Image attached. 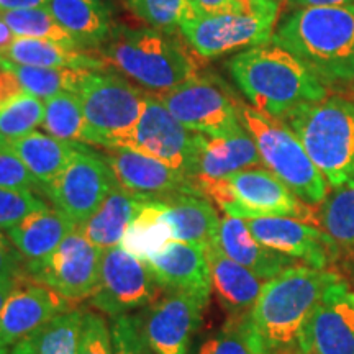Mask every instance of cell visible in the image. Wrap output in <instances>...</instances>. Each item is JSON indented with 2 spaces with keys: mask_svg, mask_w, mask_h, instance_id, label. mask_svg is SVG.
Segmentation results:
<instances>
[{
  "mask_svg": "<svg viewBox=\"0 0 354 354\" xmlns=\"http://www.w3.org/2000/svg\"><path fill=\"white\" fill-rule=\"evenodd\" d=\"M279 0L253 12H228L215 15H184L180 33L198 56L216 57L271 41L279 15Z\"/></svg>",
  "mask_w": 354,
  "mask_h": 354,
  "instance_id": "9c48e42d",
  "label": "cell"
},
{
  "mask_svg": "<svg viewBox=\"0 0 354 354\" xmlns=\"http://www.w3.org/2000/svg\"><path fill=\"white\" fill-rule=\"evenodd\" d=\"M254 240L269 250L304 261L305 266L326 269L338 254V243L320 228L290 216H259L246 220Z\"/></svg>",
  "mask_w": 354,
  "mask_h": 354,
  "instance_id": "e0dca14e",
  "label": "cell"
},
{
  "mask_svg": "<svg viewBox=\"0 0 354 354\" xmlns=\"http://www.w3.org/2000/svg\"><path fill=\"white\" fill-rule=\"evenodd\" d=\"M245 317H230L218 333L202 343L197 354H254L248 339Z\"/></svg>",
  "mask_w": 354,
  "mask_h": 354,
  "instance_id": "f35d334b",
  "label": "cell"
},
{
  "mask_svg": "<svg viewBox=\"0 0 354 354\" xmlns=\"http://www.w3.org/2000/svg\"><path fill=\"white\" fill-rule=\"evenodd\" d=\"M194 185L202 197L214 202L228 216L243 220L290 216L318 223L307 203L299 201L281 179L263 167H251L220 179L196 176Z\"/></svg>",
  "mask_w": 354,
  "mask_h": 354,
  "instance_id": "8992f818",
  "label": "cell"
},
{
  "mask_svg": "<svg viewBox=\"0 0 354 354\" xmlns=\"http://www.w3.org/2000/svg\"><path fill=\"white\" fill-rule=\"evenodd\" d=\"M166 202H145L143 209L123 234L120 241L123 250L145 263L174 240L169 221L166 220Z\"/></svg>",
  "mask_w": 354,
  "mask_h": 354,
  "instance_id": "f546056e",
  "label": "cell"
},
{
  "mask_svg": "<svg viewBox=\"0 0 354 354\" xmlns=\"http://www.w3.org/2000/svg\"><path fill=\"white\" fill-rule=\"evenodd\" d=\"M26 94L24 86H21L19 77L12 73L10 69L0 64V109L6 107L17 97Z\"/></svg>",
  "mask_w": 354,
  "mask_h": 354,
  "instance_id": "f6af8a7d",
  "label": "cell"
},
{
  "mask_svg": "<svg viewBox=\"0 0 354 354\" xmlns=\"http://www.w3.org/2000/svg\"><path fill=\"white\" fill-rule=\"evenodd\" d=\"M317 221L338 245L354 246V179L326 196Z\"/></svg>",
  "mask_w": 354,
  "mask_h": 354,
  "instance_id": "e575fe53",
  "label": "cell"
},
{
  "mask_svg": "<svg viewBox=\"0 0 354 354\" xmlns=\"http://www.w3.org/2000/svg\"><path fill=\"white\" fill-rule=\"evenodd\" d=\"M102 156L112 171L117 189L140 201L166 202L177 194L201 196L192 177L145 154L125 148H112Z\"/></svg>",
  "mask_w": 354,
  "mask_h": 354,
  "instance_id": "9a60e30c",
  "label": "cell"
},
{
  "mask_svg": "<svg viewBox=\"0 0 354 354\" xmlns=\"http://www.w3.org/2000/svg\"><path fill=\"white\" fill-rule=\"evenodd\" d=\"M3 64L19 77L26 94H32L39 99L61 94V92H74L79 94L82 84L88 77V69H69V68H38V66H21L0 57Z\"/></svg>",
  "mask_w": 354,
  "mask_h": 354,
  "instance_id": "1f68e13d",
  "label": "cell"
},
{
  "mask_svg": "<svg viewBox=\"0 0 354 354\" xmlns=\"http://www.w3.org/2000/svg\"><path fill=\"white\" fill-rule=\"evenodd\" d=\"M46 8L82 50L100 48L113 28L100 0H50Z\"/></svg>",
  "mask_w": 354,
  "mask_h": 354,
  "instance_id": "4316f807",
  "label": "cell"
},
{
  "mask_svg": "<svg viewBox=\"0 0 354 354\" xmlns=\"http://www.w3.org/2000/svg\"><path fill=\"white\" fill-rule=\"evenodd\" d=\"M214 246L234 263L245 266L263 281H271L295 263V259L289 256L269 250L256 241L248 228L246 220L236 216L227 215L220 220Z\"/></svg>",
  "mask_w": 354,
  "mask_h": 354,
  "instance_id": "44dd1931",
  "label": "cell"
},
{
  "mask_svg": "<svg viewBox=\"0 0 354 354\" xmlns=\"http://www.w3.org/2000/svg\"><path fill=\"white\" fill-rule=\"evenodd\" d=\"M109 63L148 91L162 94L194 77L197 64L174 35L154 28L113 26L100 46Z\"/></svg>",
  "mask_w": 354,
  "mask_h": 354,
  "instance_id": "277c9868",
  "label": "cell"
},
{
  "mask_svg": "<svg viewBox=\"0 0 354 354\" xmlns=\"http://www.w3.org/2000/svg\"><path fill=\"white\" fill-rule=\"evenodd\" d=\"M46 207L32 190H13L0 187V230H10L33 212Z\"/></svg>",
  "mask_w": 354,
  "mask_h": 354,
  "instance_id": "ab89813d",
  "label": "cell"
},
{
  "mask_svg": "<svg viewBox=\"0 0 354 354\" xmlns=\"http://www.w3.org/2000/svg\"><path fill=\"white\" fill-rule=\"evenodd\" d=\"M271 43L294 55L322 82L354 79V3L300 7L274 30Z\"/></svg>",
  "mask_w": 354,
  "mask_h": 354,
  "instance_id": "7a4b0ae2",
  "label": "cell"
},
{
  "mask_svg": "<svg viewBox=\"0 0 354 354\" xmlns=\"http://www.w3.org/2000/svg\"><path fill=\"white\" fill-rule=\"evenodd\" d=\"M251 167H263V159L254 140L246 130L218 138L202 135L194 165V177L220 179Z\"/></svg>",
  "mask_w": 354,
  "mask_h": 354,
  "instance_id": "cb8c5ba5",
  "label": "cell"
},
{
  "mask_svg": "<svg viewBox=\"0 0 354 354\" xmlns=\"http://www.w3.org/2000/svg\"><path fill=\"white\" fill-rule=\"evenodd\" d=\"M15 287H17V284H10V282H0V312H2L3 304H6L8 295L12 294Z\"/></svg>",
  "mask_w": 354,
  "mask_h": 354,
  "instance_id": "681fc988",
  "label": "cell"
},
{
  "mask_svg": "<svg viewBox=\"0 0 354 354\" xmlns=\"http://www.w3.org/2000/svg\"><path fill=\"white\" fill-rule=\"evenodd\" d=\"M77 145L39 131H32L21 138L7 141V148L25 162L38 180L39 189L51 184L66 169L76 156Z\"/></svg>",
  "mask_w": 354,
  "mask_h": 354,
  "instance_id": "d4e9b609",
  "label": "cell"
},
{
  "mask_svg": "<svg viewBox=\"0 0 354 354\" xmlns=\"http://www.w3.org/2000/svg\"><path fill=\"white\" fill-rule=\"evenodd\" d=\"M166 220L177 241L209 248L215 243L220 218L209 198L197 194H177L166 201Z\"/></svg>",
  "mask_w": 354,
  "mask_h": 354,
  "instance_id": "484cf974",
  "label": "cell"
},
{
  "mask_svg": "<svg viewBox=\"0 0 354 354\" xmlns=\"http://www.w3.org/2000/svg\"><path fill=\"white\" fill-rule=\"evenodd\" d=\"M205 300L189 292L167 290L145 310V336L154 354H189L192 335L202 323Z\"/></svg>",
  "mask_w": 354,
  "mask_h": 354,
  "instance_id": "ac0fdd59",
  "label": "cell"
},
{
  "mask_svg": "<svg viewBox=\"0 0 354 354\" xmlns=\"http://www.w3.org/2000/svg\"><path fill=\"white\" fill-rule=\"evenodd\" d=\"M202 133L190 131L172 117L158 95H146L143 115L122 148L161 161L194 179Z\"/></svg>",
  "mask_w": 354,
  "mask_h": 354,
  "instance_id": "8fae6325",
  "label": "cell"
},
{
  "mask_svg": "<svg viewBox=\"0 0 354 354\" xmlns=\"http://www.w3.org/2000/svg\"><path fill=\"white\" fill-rule=\"evenodd\" d=\"M135 15L151 28L166 35L179 32L187 0H128Z\"/></svg>",
  "mask_w": 354,
  "mask_h": 354,
  "instance_id": "8d00e7d4",
  "label": "cell"
},
{
  "mask_svg": "<svg viewBox=\"0 0 354 354\" xmlns=\"http://www.w3.org/2000/svg\"><path fill=\"white\" fill-rule=\"evenodd\" d=\"M342 277L328 269L294 264L266 281L245 325L254 354H300L304 330L323 294Z\"/></svg>",
  "mask_w": 354,
  "mask_h": 354,
  "instance_id": "6da1fadb",
  "label": "cell"
},
{
  "mask_svg": "<svg viewBox=\"0 0 354 354\" xmlns=\"http://www.w3.org/2000/svg\"><path fill=\"white\" fill-rule=\"evenodd\" d=\"M146 95L118 74L91 71L79 91L86 118V145L122 148L143 115Z\"/></svg>",
  "mask_w": 354,
  "mask_h": 354,
  "instance_id": "ba28073f",
  "label": "cell"
},
{
  "mask_svg": "<svg viewBox=\"0 0 354 354\" xmlns=\"http://www.w3.org/2000/svg\"><path fill=\"white\" fill-rule=\"evenodd\" d=\"M82 313V308L66 310L21 338L8 354H77Z\"/></svg>",
  "mask_w": 354,
  "mask_h": 354,
  "instance_id": "4dcf8cb0",
  "label": "cell"
},
{
  "mask_svg": "<svg viewBox=\"0 0 354 354\" xmlns=\"http://www.w3.org/2000/svg\"><path fill=\"white\" fill-rule=\"evenodd\" d=\"M238 115L245 130L258 148L263 165L307 205H318L328 196V184L294 135L277 118L258 112L253 107L238 105Z\"/></svg>",
  "mask_w": 354,
  "mask_h": 354,
  "instance_id": "52a82bcc",
  "label": "cell"
},
{
  "mask_svg": "<svg viewBox=\"0 0 354 354\" xmlns=\"http://www.w3.org/2000/svg\"><path fill=\"white\" fill-rule=\"evenodd\" d=\"M3 59L21 66L104 71L105 61L82 50H71L61 44L33 38H17Z\"/></svg>",
  "mask_w": 354,
  "mask_h": 354,
  "instance_id": "f1b7e54d",
  "label": "cell"
},
{
  "mask_svg": "<svg viewBox=\"0 0 354 354\" xmlns=\"http://www.w3.org/2000/svg\"><path fill=\"white\" fill-rule=\"evenodd\" d=\"M0 187L13 190L39 189L38 180L25 162L7 146L0 148Z\"/></svg>",
  "mask_w": 354,
  "mask_h": 354,
  "instance_id": "b9f144b4",
  "label": "cell"
},
{
  "mask_svg": "<svg viewBox=\"0 0 354 354\" xmlns=\"http://www.w3.org/2000/svg\"><path fill=\"white\" fill-rule=\"evenodd\" d=\"M44 102L39 97L24 94L0 109V135L7 141L21 138L43 125Z\"/></svg>",
  "mask_w": 354,
  "mask_h": 354,
  "instance_id": "d590c367",
  "label": "cell"
},
{
  "mask_svg": "<svg viewBox=\"0 0 354 354\" xmlns=\"http://www.w3.org/2000/svg\"><path fill=\"white\" fill-rule=\"evenodd\" d=\"M145 312L113 318L112 339L115 354H154L145 336Z\"/></svg>",
  "mask_w": 354,
  "mask_h": 354,
  "instance_id": "74e56055",
  "label": "cell"
},
{
  "mask_svg": "<svg viewBox=\"0 0 354 354\" xmlns=\"http://www.w3.org/2000/svg\"><path fill=\"white\" fill-rule=\"evenodd\" d=\"M15 39H17L15 33L12 32L10 26L3 21L2 17H0V57L7 55V51L10 50Z\"/></svg>",
  "mask_w": 354,
  "mask_h": 354,
  "instance_id": "c3c4849f",
  "label": "cell"
},
{
  "mask_svg": "<svg viewBox=\"0 0 354 354\" xmlns=\"http://www.w3.org/2000/svg\"><path fill=\"white\" fill-rule=\"evenodd\" d=\"M69 308V300L50 287L17 286L0 312V354H8L21 338Z\"/></svg>",
  "mask_w": 354,
  "mask_h": 354,
  "instance_id": "d6986e66",
  "label": "cell"
},
{
  "mask_svg": "<svg viewBox=\"0 0 354 354\" xmlns=\"http://www.w3.org/2000/svg\"><path fill=\"white\" fill-rule=\"evenodd\" d=\"M102 253L104 250L92 245L77 227L50 258L26 269V274L69 302L82 300L94 294L99 282Z\"/></svg>",
  "mask_w": 354,
  "mask_h": 354,
  "instance_id": "5bb4252c",
  "label": "cell"
},
{
  "mask_svg": "<svg viewBox=\"0 0 354 354\" xmlns=\"http://www.w3.org/2000/svg\"><path fill=\"white\" fill-rule=\"evenodd\" d=\"M272 0H187L184 15H215L228 12H253Z\"/></svg>",
  "mask_w": 354,
  "mask_h": 354,
  "instance_id": "7bdbcfd3",
  "label": "cell"
},
{
  "mask_svg": "<svg viewBox=\"0 0 354 354\" xmlns=\"http://www.w3.org/2000/svg\"><path fill=\"white\" fill-rule=\"evenodd\" d=\"M159 286L143 261L123 248H107L102 253L99 282L91 305L112 318L153 305Z\"/></svg>",
  "mask_w": 354,
  "mask_h": 354,
  "instance_id": "4fadbf2b",
  "label": "cell"
},
{
  "mask_svg": "<svg viewBox=\"0 0 354 354\" xmlns=\"http://www.w3.org/2000/svg\"><path fill=\"white\" fill-rule=\"evenodd\" d=\"M76 228L77 225L63 212L44 207L8 230V238L24 256L26 269H30L50 258Z\"/></svg>",
  "mask_w": 354,
  "mask_h": 354,
  "instance_id": "7402d4cb",
  "label": "cell"
},
{
  "mask_svg": "<svg viewBox=\"0 0 354 354\" xmlns=\"http://www.w3.org/2000/svg\"><path fill=\"white\" fill-rule=\"evenodd\" d=\"M294 131L328 187L354 179V104L339 97L310 102L281 118Z\"/></svg>",
  "mask_w": 354,
  "mask_h": 354,
  "instance_id": "5b68a950",
  "label": "cell"
},
{
  "mask_svg": "<svg viewBox=\"0 0 354 354\" xmlns=\"http://www.w3.org/2000/svg\"><path fill=\"white\" fill-rule=\"evenodd\" d=\"M145 201L128 196L115 187L99 210L82 225H79L84 236L99 250H107L120 245L127 228L143 209Z\"/></svg>",
  "mask_w": 354,
  "mask_h": 354,
  "instance_id": "83f0119b",
  "label": "cell"
},
{
  "mask_svg": "<svg viewBox=\"0 0 354 354\" xmlns=\"http://www.w3.org/2000/svg\"><path fill=\"white\" fill-rule=\"evenodd\" d=\"M159 287L197 295L209 302L212 274L205 248L196 243L172 240L145 261Z\"/></svg>",
  "mask_w": 354,
  "mask_h": 354,
  "instance_id": "ffe728a7",
  "label": "cell"
},
{
  "mask_svg": "<svg viewBox=\"0 0 354 354\" xmlns=\"http://www.w3.org/2000/svg\"><path fill=\"white\" fill-rule=\"evenodd\" d=\"M77 354H115L112 331L105 318L84 310L77 339Z\"/></svg>",
  "mask_w": 354,
  "mask_h": 354,
  "instance_id": "60d3db41",
  "label": "cell"
},
{
  "mask_svg": "<svg viewBox=\"0 0 354 354\" xmlns=\"http://www.w3.org/2000/svg\"><path fill=\"white\" fill-rule=\"evenodd\" d=\"M0 17L10 26L17 38L44 39L71 50H82L76 39L66 32L48 8L0 10Z\"/></svg>",
  "mask_w": 354,
  "mask_h": 354,
  "instance_id": "836d02e7",
  "label": "cell"
},
{
  "mask_svg": "<svg viewBox=\"0 0 354 354\" xmlns=\"http://www.w3.org/2000/svg\"><path fill=\"white\" fill-rule=\"evenodd\" d=\"M50 0H0V10H25V8H46Z\"/></svg>",
  "mask_w": 354,
  "mask_h": 354,
  "instance_id": "bcb514c9",
  "label": "cell"
},
{
  "mask_svg": "<svg viewBox=\"0 0 354 354\" xmlns=\"http://www.w3.org/2000/svg\"><path fill=\"white\" fill-rule=\"evenodd\" d=\"M212 274V289L230 317H243L254 307L264 282L245 266L234 263L216 246L205 248Z\"/></svg>",
  "mask_w": 354,
  "mask_h": 354,
  "instance_id": "603a6c76",
  "label": "cell"
},
{
  "mask_svg": "<svg viewBox=\"0 0 354 354\" xmlns=\"http://www.w3.org/2000/svg\"><path fill=\"white\" fill-rule=\"evenodd\" d=\"M3 146H7V140L0 135V148H3Z\"/></svg>",
  "mask_w": 354,
  "mask_h": 354,
  "instance_id": "f907efd6",
  "label": "cell"
},
{
  "mask_svg": "<svg viewBox=\"0 0 354 354\" xmlns=\"http://www.w3.org/2000/svg\"><path fill=\"white\" fill-rule=\"evenodd\" d=\"M187 130L218 138L245 130L238 104L215 79L194 76L162 94H154Z\"/></svg>",
  "mask_w": 354,
  "mask_h": 354,
  "instance_id": "30bf717a",
  "label": "cell"
},
{
  "mask_svg": "<svg viewBox=\"0 0 354 354\" xmlns=\"http://www.w3.org/2000/svg\"><path fill=\"white\" fill-rule=\"evenodd\" d=\"M26 272V263L17 246L6 234L0 233V282L20 284Z\"/></svg>",
  "mask_w": 354,
  "mask_h": 354,
  "instance_id": "ee69618b",
  "label": "cell"
},
{
  "mask_svg": "<svg viewBox=\"0 0 354 354\" xmlns=\"http://www.w3.org/2000/svg\"><path fill=\"white\" fill-rule=\"evenodd\" d=\"M228 68L253 109L277 120L299 105L326 97L320 79L276 44H261L238 53L230 59Z\"/></svg>",
  "mask_w": 354,
  "mask_h": 354,
  "instance_id": "3957f363",
  "label": "cell"
},
{
  "mask_svg": "<svg viewBox=\"0 0 354 354\" xmlns=\"http://www.w3.org/2000/svg\"><path fill=\"white\" fill-rule=\"evenodd\" d=\"M300 354H354V292L342 277L313 310L300 339Z\"/></svg>",
  "mask_w": 354,
  "mask_h": 354,
  "instance_id": "2e32d148",
  "label": "cell"
},
{
  "mask_svg": "<svg viewBox=\"0 0 354 354\" xmlns=\"http://www.w3.org/2000/svg\"><path fill=\"white\" fill-rule=\"evenodd\" d=\"M292 7H339L353 6L354 0H289Z\"/></svg>",
  "mask_w": 354,
  "mask_h": 354,
  "instance_id": "7dc6e473",
  "label": "cell"
},
{
  "mask_svg": "<svg viewBox=\"0 0 354 354\" xmlns=\"http://www.w3.org/2000/svg\"><path fill=\"white\" fill-rule=\"evenodd\" d=\"M115 187L113 174L104 156L79 143L73 161L43 190L55 209L79 227L99 210Z\"/></svg>",
  "mask_w": 354,
  "mask_h": 354,
  "instance_id": "7c38bea8",
  "label": "cell"
},
{
  "mask_svg": "<svg viewBox=\"0 0 354 354\" xmlns=\"http://www.w3.org/2000/svg\"><path fill=\"white\" fill-rule=\"evenodd\" d=\"M43 128L57 140L86 145V118L79 94L61 92L44 100Z\"/></svg>",
  "mask_w": 354,
  "mask_h": 354,
  "instance_id": "d6a6232c",
  "label": "cell"
}]
</instances>
